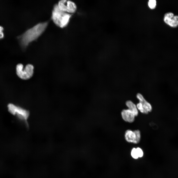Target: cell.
<instances>
[{
  "instance_id": "obj_1",
  "label": "cell",
  "mask_w": 178,
  "mask_h": 178,
  "mask_svg": "<svg viewBox=\"0 0 178 178\" xmlns=\"http://www.w3.org/2000/svg\"><path fill=\"white\" fill-rule=\"evenodd\" d=\"M48 23V22L39 23L18 36L17 38L21 45L25 48L30 43L37 39L45 31Z\"/></svg>"
},
{
  "instance_id": "obj_2",
  "label": "cell",
  "mask_w": 178,
  "mask_h": 178,
  "mask_svg": "<svg viewBox=\"0 0 178 178\" xmlns=\"http://www.w3.org/2000/svg\"><path fill=\"white\" fill-rule=\"evenodd\" d=\"M71 15L61 10L57 4L54 6L52 11L51 19L54 23L57 26L63 28L68 24Z\"/></svg>"
},
{
  "instance_id": "obj_3",
  "label": "cell",
  "mask_w": 178,
  "mask_h": 178,
  "mask_svg": "<svg viewBox=\"0 0 178 178\" xmlns=\"http://www.w3.org/2000/svg\"><path fill=\"white\" fill-rule=\"evenodd\" d=\"M8 107V110L10 113L16 115L19 119L23 121L27 126L28 127L27 120L30 115L29 111L12 104H9Z\"/></svg>"
},
{
  "instance_id": "obj_4",
  "label": "cell",
  "mask_w": 178,
  "mask_h": 178,
  "mask_svg": "<svg viewBox=\"0 0 178 178\" xmlns=\"http://www.w3.org/2000/svg\"><path fill=\"white\" fill-rule=\"evenodd\" d=\"M34 69V67L33 65L28 64L23 69V65L19 64L16 67V74L20 78L24 80H28L33 76Z\"/></svg>"
},
{
  "instance_id": "obj_5",
  "label": "cell",
  "mask_w": 178,
  "mask_h": 178,
  "mask_svg": "<svg viewBox=\"0 0 178 178\" xmlns=\"http://www.w3.org/2000/svg\"><path fill=\"white\" fill-rule=\"evenodd\" d=\"M57 4L61 10L69 14L75 12L77 9L75 4L70 0H61L58 2Z\"/></svg>"
},
{
  "instance_id": "obj_6",
  "label": "cell",
  "mask_w": 178,
  "mask_h": 178,
  "mask_svg": "<svg viewBox=\"0 0 178 178\" xmlns=\"http://www.w3.org/2000/svg\"><path fill=\"white\" fill-rule=\"evenodd\" d=\"M125 138L128 142L135 144L138 143L141 138V134L139 130L133 131L130 130H127L125 134Z\"/></svg>"
},
{
  "instance_id": "obj_7",
  "label": "cell",
  "mask_w": 178,
  "mask_h": 178,
  "mask_svg": "<svg viewBox=\"0 0 178 178\" xmlns=\"http://www.w3.org/2000/svg\"><path fill=\"white\" fill-rule=\"evenodd\" d=\"M164 21L166 23L172 27H175L178 25V16H174L172 12H168L165 14Z\"/></svg>"
},
{
  "instance_id": "obj_8",
  "label": "cell",
  "mask_w": 178,
  "mask_h": 178,
  "mask_svg": "<svg viewBox=\"0 0 178 178\" xmlns=\"http://www.w3.org/2000/svg\"><path fill=\"white\" fill-rule=\"evenodd\" d=\"M121 114L123 119L126 122L131 123L134 120L135 115L128 109H123L121 112Z\"/></svg>"
},
{
  "instance_id": "obj_9",
  "label": "cell",
  "mask_w": 178,
  "mask_h": 178,
  "mask_svg": "<svg viewBox=\"0 0 178 178\" xmlns=\"http://www.w3.org/2000/svg\"><path fill=\"white\" fill-rule=\"evenodd\" d=\"M136 97L139 100V102L142 104L143 108L145 110L149 112L152 111V107L151 104L145 100L141 94L138 93L136 95Z\"/></svg>"
},
{
  "instance_id": "obj_10",
  "label": "cell",
  "mask_w": 178,
  "mask_h": 178,
  "mask_svg": "<svg viewBox=\"0 0 178 178\" xmlns=\"http://www.w3.org/2000/svg\"><path fill=\"white\" fill-rule=\"evenodd\" d=\"M126 104L128 109L133 112L135 116L138 115V112L136 106L132 101L130 100L126 101Z\"/></svg>"
},
{
  "instance_id": "obj_11",
  "label": "cell",
  "mask_w": 178,
  "mask_h": 178,
  "mask_svg": "<svg viewBox=\"0 0 178 178\" xmlns=\"http://www.w3.org/2000/svg\"><path fill=\"white\" fill-rule=\"evenodd\" d=\"M136 107L138 110L142 113L144 114H148L149 112L145 110L143 107L142 104L140 102L137 103Z\"/></svg>"
},
{
  "instance_id": "obj_12",
  "label": "cell",
  "mask_w": 178,
  "mask_h": 178,
  "mask_svg": "<svg viewBox=\"0 0 178 178\" xmlns=\"http://www.w3.org/2000/svg\"><path fill=\"white\" fill-rule=\"evenodd\" d=\"M131 154L132 157L134 159H137L139 158L136 152V148H133L131 151Z\"/></svg>"
},
{
  "instance_id": "obj_13",
  "label": "cell",
  "mask_w": 178,
  "mask_h": 178,
  "mask_svg": "<svg viewBox=\"0 0 178 178\" xmlns=\"http://www.w3.org/2000/svg\"><path fill=\"white\" fill-rule=\"evenodd\" d=\"M149 7L151 9L155 8L156 5V1L155 0H150L148 2Z\"/></svg>"
},
{
  "instance_id": "obj_14",
  "label": "cell",
  "mask_w": 178,
  "mask_h": 178,
  "mask_svg": "<svg viewBox=\"0 0 178 178\" xmlns=\"http://www.w3.org/2000/svg\"><path fill=\"white\" fill-rule=\"evenodd\" d=\"M136 150L139 158L143 157L144 155V153L142 149L138 147L136 148Z\"/></svg>"
},
{
  "instance_id": "obj_15",
  "label": "cell",
  "mask_w": 178,
  "mask_h": 178,
  "mask_svg": "<svg viewBox=\"0 0 178 178\" xmlns=\"http://www.w3.org/2000/svg\"><path fill=\"white\" fill-rule=\"evenodd\" d=\"M3 27L0 25V39L3 38L4 36V34L3 32Z\"/></svg>"
}]
</instances>
